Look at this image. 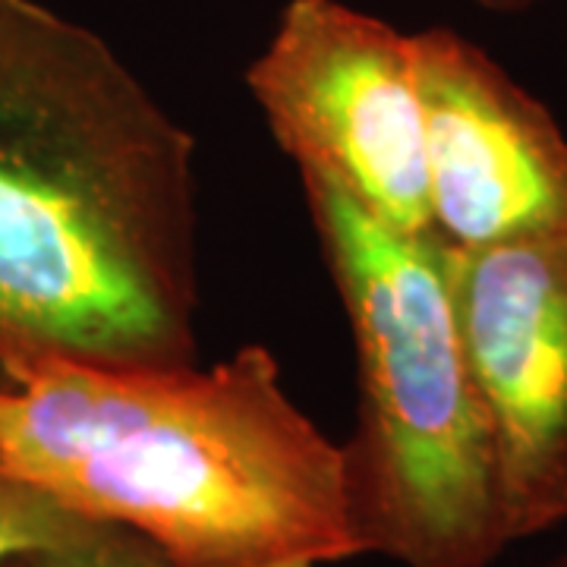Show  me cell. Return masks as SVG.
Instances as JSON below:
<instances>
[{
	"label": "cell",
	"instance_id": "10",
	"mask_svg": "<svg viewBox=\"0 0 567 567\" xmlns=\"http://www.w3.org/2000/svg\"><path fill=\"white\" fill-rule=\"evenodd\" d=\"M3 567H41L35 561V555H20V558H13V561H7Z\"/></svg>",
	"mask_w": 567,
	"mask_h": 567
},
{
	"label": "cell",
	"instance_id": "11",
	"mask_svg": "<svg viewBox=\"0 0 567 567\" xmlns=\"http://www.w3.org/2000/svg\"><path fill=\"white\" fill-rule=\"evenodd\" d=\"M561 567H567V558H565V565H561Z\"/></svg>",
	"mask_w": 567,
	"mask_h": 567
},
{
	"label": "cell",
	"instance_id": "4",
	"mask_svg": "<svg viewBox=\"0 0 567 567\" xmlns=\"http://www.w3.org/2000/svg\"><path fill=\"white\" fill-rule=\"evenodd\" d=\"M246 85L300 174H322L404 234H429L416 35L341 0H287Z\"/></svg>",
	"mask_w": 567,
	"mask_h": 567
},
{
	"label": "cell",
	"instance_id": "7",
	"mask_svg": "<svg viewBox=\"0 0 567 567\" xmlns=\"http://www.w3.org/2000/svg\"><path fill=\"white\" fill-rule=\"evenodd\" d=\"M85 517L70 514L41 488L22 483L0 464V567L20 555H39L66 543Z\"/></svg>",
	"mask_w": 567,
	"mask_h": 567
},
{
	"label": "cell",
	"instance_id": "9",
	"mask_svg": "<svg viewBox=\"0 0 567 567\" xmlns=\"http://www.w3.org/2000/svg\"><path fill=\"white\" fill-rule=\"evenodd\" d=\"M480 3L483 10H492V13H520V10H529L543 0H473Z\"/></svg>",
	"mask_w": 567,
	"mask_h": 567
},
{
	"label": "cell",
	"instance_id": "3",
	"mask_svg": "<svg viewBox=\"0 0 567 567\" xmlns=\"http://www.w3.org/2000/svg\"><path fill=\"white\" fill-rule=\"evenodd\" d=\"M309 215L344 300L360 416L344 445L360 546L406 567H486L511 543L498 445L466 360L445 249L303 174Z\"/></svg>",
	"mask_w": 567,
	"mask_h": 567
},
{
	"label": "cell",
	"instance_id": "5",
	"mask_svg": "<svg viewBox=\"0 0 567 567\" xmlns=\"http://www.w3.org/2000/svg\"><path fill=\"white\" fill-rule=\"evenodd\" d=\"M442 249L495 429L507 539H529L567 520V237Z\"/></svg>",
	"mask_w": 567,
	"mask_h": 567
},
{
	"label": "cell",
	"instance_id": "6",
	"mask_svg": "<svg viewBox=\"0 0 567 567\" xmlns=\"http://www.w3.org/2000/svg\"><path fill=\"white\" fill-rule=\"evenodd\" d=\"M429 234L447 249L567 237V136L551 111L454 29L416 32Z\"/></svg>",
	"mask_w": 567,
	"mask_h": 567
},
{
	"label": "cell",
	"instance_id": "8",
	"mask_svg": "<svg viewBox=\"0 0 567 567\" xmlns=\"http://www.w3.org/2000/svg\"><path fill=\"white\" fill-rule=\"evenodd\" d=\"M41 567H174L145 536L117 524L82 520V527L51 551H39Z\"/></svg>",
	"mask_w": 567,
	"mask_h": 567
},
{
	"label": "cell",
	"instance_id": "1",
	"mask_svg": "<svg viewBox=\"0 0 567 567\" xmlns=\"http://www.w3.org/2000/svg\"><path fill=\"white\" fill-rule=\"evenodd\" d=\"M196 145L92 29L0 0V365H193Z\"/></svg>",
	"mask_w": 567,
	"mask_h": 567
},
{
	"label": "cell",
	"instance_id": "2",
	"mask_svg": "<svg viewBox=\"0 0 567 567\" xmlns=\"http://www.w3.org/2000/svg\"><path fill=\"white\" fill-rule=\"evenodd\" d=\"M0 464L174 567H324L363 555L344 445L262 344L212 369L0 365Z\"/></svg>",
	"mask_w": 567,
	"mask_h": 567
}]
</instances>
